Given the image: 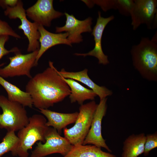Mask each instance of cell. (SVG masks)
<instances>
[{
    "label": "cell",
    "mask_w": 157,
    "mask_h": 157,
    "mask_svg": "<svg viewBox=\"0 0 157 157\" xmlns=\"http://www.w3.org/2000/svg\"><path fill=\"white\" fill-rule=\"evenodd\" d=\"M39 112L47 118L46 125L56 129L61 134L62 131L68 125L75 123L78 112L62 113L52 111L48 109H39Z\"/></svg>",
    "instance_id": "cell-16"
},
{
    "label": "cell",
    "mask_w": 157,
    "mask_h": 157,
    "mask_svg": "<svg viewBox=\"0 0 157 157\" xmlns=\"http://www.w3.org/2000/svg\"><path fill=\"white\" fill-rule=\"evenodd\" d=\"M9 39V36L7 35H3L0 37V60L4 56L10 53H15L20 51L17 47H15L10 50H8L5 47V44ZM4 63L0 64V67L4 65Z\"/></svg>",
    "instance_id": "cell-24"
},
{
    "label": "cell",
    "mask_w": 157,
    "mask_h": 157,
    "mask_svg": "<svg viewBox=\"0 0 157 157\" xmlns=\"http://www.w3.org/2000/svg\"><path fill=\"white\" fill-rule=\"evenodd\" d=\"M17 0H0V6L6 9V6L13 7L17 3Z\"/></svg>",
    "instance_id": "cell-27"
},
{
    "label": "cell",
    "mask_w": 157,
    "mask_h": 157,
    "mask_svg": "<svg viewBox=\"0 0 157 157\" xmlns=\"http://www.w3.org/2000/svg\"><path fill=\"white\" fill-rule=\"evenodd\" d=\"M0 128L7 131H19L28 123L29 117L25 107L21 104L10 101L7 98L0 95Z\"/></svg>",
    "instance_id": "cell-5"
},
{
    "label": "cell",
    "mask_w": 157,
    "mask_h": 157,
    "mask_svg": "<svg viewBox=\"0 0 157 157\" xmlns=\"http://www.w3.org/2000/svg\"><path fill=\"white\" fill-rule=\"evenodd\" d=\"M157 147V133L146 135V140L143 152L144 156L149 155V152Z\"/></svg>",
    "instance_id": "cell-23"
},
{
    "label": "cell",
    "mask_w": 157,
    "mask_h": 157,
    "mask_svg": "<svg viewBox=\"0 0 157 157\" xmlns=\"http://www.w3.org/2000/svg\"></svg>",
    "instance_id": "cell-29"
},
{
    "label": "cell",
    "mask_w": 157,
    "mask_h": 157,
    "mask_svg": "<svg viewBox=\"0 0 157 157\" xmlns=\"http://www.w3.org/2000/svg\"><path fill=\"white\" fill-rule=\"evenodd\" d=\"M98 104L94 100L81 105L74 125L63 129L64 137L72 145L83 144L90 129Z\"/></svg>",
    "instance_id": "cell-4"
},
{
    "label": "cell",
    "mask_w": 157,
    "mask_h": 157,
    "mask_svg": "<svg viewBox=\"0 0 157 157\" xmlns=\"http://www.w3.org/2000/svg\"><path fill=\"white\" fill-rule=\"evenodd\" d=\"M131 53L133 65L144 79L157 81V42L142 37L140 43L133 46Z\"/></svg>",
    "instance_id": "cell-2"
},
{
    "label": "cell",
    "mask_w": 157,
    "mask_h": 157,
    "mask_svg": "<svg viewBox=\"0 0 157 157\" xmlns=\"http://www.w3.org/2000/svg\"><path fill=\"white\" fill-rule=\"evenodd\" d=\"M63 157H117L110 153L102 151L94 145H72L69 152Z\"/></svg>",
    "instance_id": "cell-20"
},
{
    "label": "cell",
    "mask_w": 157,
    "mask_h": 157,
    "mask_svg": "<svg viewBox=\"0 0 157 157\" xmlns=\"http://www.w3.org/2000/svg\"><path fill=\"white\" fill-rule=\"evenodd\" d=\"M44 143L37 142V146L32 151L31 157H44L55 153L63 156L71 150L72 145L64 137L61 136L57 130L52 127L49 129L45 137Z\"/></svg>",
    "instance_id": "cell-8"
},
{
    "label": "cell",
    "mask_w": 157,
    "mask_h": 157,
    "mask_svg": "<svg viewBox=\"0 0 157 157\" xmlns=\"http://www.w3.org/2000/svg\"><path fill=\"white\" fill-rule=\"evenodd\" d=\"M38 50L23 54L20 51L9 57V64L3 68H0V76L3 78L16 76H26L30 78L31 68L35 66Z\"/></svg>",
    "instance_id": "cell-9"
},
{
    "label": "cell",
    "mask_w": 157,
    "mask_h": 157,
    "mask_svg": "<svg viewBox=\"0 0 157 157\" xmlns=\"http://www.w3.org/2000/svg\"><path fill=\"white\" fill-rule=\"evenodd\" d=\"M88 72L87 69L78 72H68L64 69L58 71L59 74L63 78L77 80L87 85L99 96L100 100L112 95V90L105 86H99L94 82L89 77Z\"/></svg>",
    "instance_id": "cell-15"
},
{
    "label": "cell",
    "mask_w": 157,
    "mask_h": 157,
    "mask_svg": "<svg viewBox=\"0 0 157 157\" xmlns=\"http://www.w3.org/2000/svg\"><path fill=\"white\" fill-rule=\"evenodd\" d=\"M53 2L52 0H38L26 10V16L38 25L50 27L53 20L63 15L54 9Z\"/></svg>",
    "instance_id": "cell-11"
},
{
    "label": "cell",
    "mask_w": 157,
    "mask_h": 157,
    "mask_svg": "<svg viewBox=\"0 0 157 157\" xmlns=\"http://www.w3.org/2000/svg\"><path fill=\"white\" fill-rule=\"evenodd\" d=\"M4 35L11 36L17 39L21 38L6 22L0 19V37Z\"/></svg>",
    "instance_id": "cell-25"
},
{
    "label": "cell",
    "mask_w": 157,
    "mask_h": 157,
    "mask_svg": "<svg viewBox=\"0 0 157 157\" xmlns=\"http://www.w3.org/2000/svg\"><path fill=\"white\" fill-rule=\"evenodd\" d=\"M66 17L65 24L62 27H56V32L65 31L68 34L67 39L72 43H79L83 40L81 34L91 32L92 29V18L88 17L83 20L77 19L73 15L65 13Z\"/></svg>",
    "instance_id": "cell-12"
},
{
    "label": "cell",
    "mask_w": 157,
    "mask_h": 157,
    "mask_svg": "<svg viewBox=\"0 0 157 157\" xmlns=\"http://www.w3.org/2000/svg\"><path fill=\"white\" fill-rule=\"evenodd\" d=\"M130 13L131 25L134 30L143 24L149 29L157 27V1L135 0Z\"/></svg>",
    "instance_id": "cell-7"
},
{
    "label": "cell",
    "mask_w": 157,
    "mask_h": 157,
    "mask_svg": "<svg viewBox=\"0 0 157 157\" xmlns=\"http://www.w3.org/2000/svg\"><path fill=\"white\" fill-rule=\"evenodd\" d=\"M38 30L40 35L39 40L40 45L36 57L35 66L38 65V60L43 54L51 47L61 44L72 46V43L67 39L68 34L67 32L52 33L47 31L43 26L41 25H38Z\"/></svg>",
    "instance_id": "cell-14"
},
{
    "label": "cell",
    "mask_w": 157,
    "mask_h": 157,
    "mask_svg": "<svg viewBox=\"0 0 157 157\" xmlns=\"http://www.w3.org/2000/svg\"><path fill=\"white\" fill-rule=\"evenodd\" d=\"M63 78L70 88L71 93L69 96L71 103L77 102L81 105L85 100H94L97 96L92 90L84 87L75 80Z\"/></svg>",
    "instance_id": "cell-19"
},
{
    "label": "cell",
    "mask_w": 157,
    "mask_h": 157,
    "mask_svg": "<svg viewBox=\"0 0 157 157\" xmlns=\"http://www.w3.org/2000/svg\"><path fill=\"white\" fill-rule=\"evenodd\" d=\"M114 18L113 15L105 18L101 16L100 11L98 12V17L96 23L92 31V34L94 37V47L90 51L86 53H76L77 56L85 57L87 56H94L98 60L99 64L106 65L109 63L107 56L104 53L102 47L101 40L105 28L107 24Z\"/></svg>",
    "instance_id": "cell-13"
},
{
    "label": "cell",
    "mask_w": 157,
    "mask_h": 157,
    "mask_svg": "<svg viewBox=\"0 0 157 157\" xmlns=\"http://www.w3.org/2000/svg\"><path fill=\"white\" fill-rule=\"evenodd\" d=\"M47 120L40 114H35L29 117L28 123L18 131L19 141L11 154L13 156L28 157V151L37 142L44 143L45 137L49 127L46 125Z\"/></svg>",
    "instance_id": "cell-3"
},
{
    "label": "cell",
    "mask_w": 157,
    "mask_h": 157,
    "mask_svg": "<svg viewBox=\"0 0 157 157\" xmlns=\"http://www.w3.org/2000/svg\"><path fill=\"white\" fill-rule=\"evenodd\" d=\"M4 14L10 19L18 18L20 20L21 23L18 26V28L23 31L28 39L27 51L31 53L39 50L40 47L39 40L40 36L38 30L39 25L34 22H31L27 19L22 1L18 0L14 7L6 6Z\"/></svg>",
    "instance_id": "cell-6"
},
{
    "label": "cell",
    "mask_w": 157,
    "mask_h": 157,
    "mask_svg": "<svg viewBox=\"0 0 157 157\" xmlns=\"http://www.w3.org/2000/svg\"><path fill=\"white\" fill-rule=\"evenodd\" d=\"M107 98L100 100L94 113L91 126L83 145L92 144L99 147H103L109 152L112 151L106 142L101 133L103 118L106 114Z\"/></svg>",
    "instance_id": "cell-10"
},
{
    "label": "cell",
    "mask_w": 157,
    "mask_h": 157,
    "mask_svg": "<svg viewBox=\"0 0 157 157\" xmlns=\"http://www.w3.org/2000/svg\"><path fill=\"white\" fill-rule=\"evenodd\" d=\"M134 3V0H117L116 9L123 15L130 16Z\"/></svg>",
    "instance_id": "cell-22"
},
{
    "label": "cell",
    "mask_w": 157,
    "mask_h": 157,
    "mask_svg": "<svg viewBox=\"0 0 157 157\" xmlns=\"http://www.w3.org/2000/svg\"><path fill=\"white\" fill-rule=\"evenodd\" d=\"M0 85L6 91L9 100L18 103L25 107L32 108V100L29 93L22 90L0 76Z\"/></svg>",
    "instance_id": "cell-18"
},
{
    "label": "cell",
    "mask_w": 157,
    "mask_h": 157,
    "mask_svg": "<svg viewBox=\"0 0 157 157\" xmlns=\"http://www.w3.org/2000/svg\"><path fill=\"white\" fill-rule=\"evenodd\" d=\"M49 67L30 78L26 92L31 97L33 105L39 109H48L61 102L70 94L68 85L49 61Z\"/></svg>",
    "instance_id": "cell-1"
},
{
    "label": "cell",
    "mask_w": 157,
    "mask_h": 157,
    "mask_svg": "<svg viewBox=\"0 0 157 157\" xmlns=\"http://www.w3.org/2000/svg\"><path fill=\"white\" fill-rule=\"evenodd\" d=\"M15 132L13 131H7L0 143V157L9 151L12 153L16 149L19 139Z\"/></svg>",
    "instance_id": "cell-21"
},
{
    "label": "cell",
    "mask_w": 157,
    "mask_h": 157,
    "mask_svg": "<svg viewBox=\"0 0 157 157\" xmlns=\"http://www.w3.org/2000/svg\"><path fill=\"white\" fill-rule=\"evenodd\" d=\"M145 140L144 133L129 136L123 142L121 157H138L143 154Z\"/></svg>",
    "instance_id": "cell-17"
},
{
    "label": "cell",
    "mask_w": 157,
    "mask_h": 157,
    "mask_svg": "<svg viewBox=\"0 0 157 157\" xmlns=\"http://www.w3.org/2000/svg\"><path fill=\"white\" fill-rule=\"evenodd\" d=\"M90 8H92L94 5L92 0H82Z\"/></svg>",
    "instance_id": "cell-28"
},
{
    "label": "cell",
    "mask_w": 157,
    "mask_h": 157,
    "mask_svg": "<svg viewBox=\"0 0 157 157\" xmlns=\"http://www.w3.org/2000/svg\"><path fill=\"white\" fill-rule=\"evenodd\" d=\"M92 1L94 5L100 6L105 12L112 9H116L117 0Z\"/></svg>",
    "instance_id": "cell-26"
}]
</instances>
